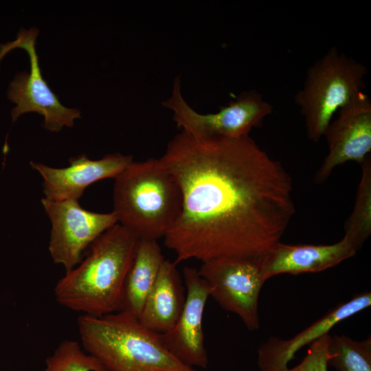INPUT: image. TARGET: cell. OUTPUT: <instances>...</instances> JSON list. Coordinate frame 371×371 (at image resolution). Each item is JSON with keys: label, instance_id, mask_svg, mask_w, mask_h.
Returning <instances> with one entry per match:
<instances>
[{"label": "cell", "instance_id": "6da1fadb", "mask_svg": "<svg viewBox=\"0 0 371 371\" xmlns=\"http://www.w3.org/2000/svg\"><path fill=\"white\" fill-rule=\"evenodd\" d=\"M159 160L182 194L180 215L164 236L175 264L260 260L280 242L295 212L292 179L249 135L201 137L181 131Z\"/></svg>", "mask_w": 371, "mask_h": 371}, {"label": "cell", "instance_id": "7a4b0ae2", "mask_svg": "<svg viewBox=\"0 0 371 371\" xmlns=\"http://www.w3.org/2000/svg\"><path fill=\"white\" fill-rule=\"evenodd\" d=\"M139 240L118 223L108 229L89 246L86 258L57 282L56 302L93 317L122 310L125 280Z\"/></svg>", "mask_w": 371, "mask_h": 371}, {"label": "cell", "instance_id": "3957f363", "mask_svg": "<svg viewBox=\"0 0 371 371\" xmlns=\"http://www.w3.org/2000/svg\"><path fill=\"white\" fill-rule=\"evenodd\" d=\"M77 325L82 348L106 371H200L175 358L164 346L160 334L128 311L100 317L82 315Z\"/></svg>", "mask_w": 371, "mask_h": 371}, {"label": "cell", "instance_id": "277c9868", "mask_svg": "<svg viewBox=\"0 0 371 371\" xmlns=\"http://www.w3.org/2000/svg\"><path fill=\"white\" fill-rule=\"evenodd\" d=\"M113 201L117 223L139 239L164 237L182 207L177 182L155 158L133 161L115 178Z\"/></svg>", "mask_w": 371, "mask_h": 371}, {"label": "cell", "instance_id": "5b68a950", "mask_svg": "<svg viewBox=\"0 0 371 371\" xmlns=\"http://www.w3.org/2000/svg\"><path fill=\"white\" fill-rule=\"evenodd\" d=\"M367 67L330 47L307 69L304 85L295 102L304 118L308 138L317 142L335 113L361 93Z\"/></svg>", "mask_w": 371, "mask_h": 371}, {"label": "cell", "instance_id": "8992f818", "mask_svg": "<svg viewBox=\"0 0 371 371\" xmlns=\"http://www.w3.org/2000/svg\"><path fill=\"white\" fill-rule=\"evenodd\" d=\"M162 105L173 112V120L181 131L201 137L238 139L249 136L251 129L261 125L273 111V106L260 93L250 90L221 106L216 113H199L183 98L179 76L175 79L171 96L162 102Z\"/></svg>", "mask_w": 371, "mask_h": 371}, {"label": "cell", "instance_id": "52a82bcc", "mask_svg": "<svg viewBox=\"0 0 371 371\" xmlns=\"http://www.w3.org/2000/svg\"><path fill=\"white\" fill-rule=\"evenodd\" d=\"M260 260L220 258L202 262L198 270L209 286L210 296L222 308L237 315L250 331L260 328L258 299L265 282Z\"/></svg>", "mask_w": 371, "mask_h": 371}, {"label": "cell", "instance_id": "ba28073f", "mask_svg": "<svg viewBox=\"0 0 371 371\" xmlns=\"http://www.w3.org/2000/svg\"><path fill=\"white\" fill-rule=\"evenodd\" d=\"M38 30H21L16 41L0 45V61L14 48L26 50L29 55L31 71L16 74L10 83L8 98L16 106L12 109V122L22 114L36 112L44 116V127L51 131H60L64 126L71 127L74 120L80 117L77 109L63 106L43 78L35 49Z\"/></svg>", "mask_w": 371, "mask_h": 371}, {"label": "cell", "instance_id": "9c48e42d", "mask_svg": "<svg viewBox=\"0 0 371 371\" xmlns=\"http://www.w3.org/2000/svg\"><path fill=\"white\" fill-rule=\"evenodd\" d=\"M41 203L52 224L48 247L51 258L66 272L82 261L85 250L97 238L117 223L113 212H90L83 209L78 201L43 198Z\"/></svg>", "mask_w": 371, "mask_h": 371}, {"label": "cell", "instance_id": "30bf717a", "mask_svg": "<svg viewBox=\"0 0 371 371\" xmlns=\"http://www.w3.org/2000/svg\"><path fill=\"white\" fill-rule=\"evenodd\" d=\"M324 136L328 151L315 173L316 183L324 182L338 166L349 161L361 164L371 151V102L363 92L337 111Z\"/></svg>", "mask_w": 371, "mask_h": 371}, {"label": "cell", "instance_id": "8fae6325", "mask_svg": "<svg viewBox=\"0 0 371 371\" xmlns=\"http://www.w3.org/2000/svg\"><path fill=\"white\" fill-rule=\"evenodd\" d=\"M183 276L186 287L183 311L172 329L160 334L161 340L165 348L183 364L206 368L209 359L204 344L203 315L210 289L195 268L185 267Z\"/></svg>", "mask_w": 371, "mask_h": 371}, {"label": "cell", "instance_id": "7c38bea8", "mask_svg": "<svg viewBox=\"0 0 371 371\" xmlns=\"http://www.w3.org/2000/svg\"><path fill=\"white\" fill-rule=\"evenodd\" d=\"M132 161V156L120 153L107 155L98 160H91L83 154L70 158V166L66 168H52L34 161L30 165L43 179L45 199L78 201L89 185L106 178L115 179Z\"/></svg>", "mask_w": 371, "mask_h": 371}, {"label": "cell", "instance_id": "4fadbf2b", "mask_svg": "<svg viewBox=\"0 0 371 371\" xmlns=\"http://www.w3.org/2000/svg\"><path fill=\"white\" fill-rule=\"evenodd\" d=\"M371 305V293L364 291L340 303L305 330L289 339L271 336L258 350L257 364L260 371H282L302 347L310 345L339 322Z\"/></svg>", "mask_w": 371, "mask_h": 371}, {"label": "cell", "instance_id": "5bb4252c", "mask_svg": "<svg viewBox=\"0 0 371 371\" xmlns=\"http://www.w3.org/2000/svg\"><path fill=\"white\" fill-rule=\"evenodd\" d=\"M356 253L345 236L331 245H289L279 242L260 260V273L266 281L282 273L319 272L353 257Z\"/></svg>", "mask_w": 371, "mask_h": 371}, {"label": "cell", "instance_id": "9a60e30c", "mask_svg": "<svg viewBox=\"0 0 371 371\" xmlns=\"http://www.w3.org/2000/svg\"><path fill=\"white\" fill-rule=\"evenodd\" d=\"M176 266L175 262H163L139 317L144 326L159 334L175 325L186 302L184 287Z\"/></svg>", "mask_w": 371, "mask_h": 371}, {"label": "cell", "instance_id": "2e32d148", "mask_svg": "<svg viewBox=\"0 0 371 371\" xmlns=\"http://www.w3.org/2000/svg\"><path fill=\"white\" fill-rule=\"evenodd\" d=\"M160 246L155 240L140 239L128 272L124 289L122 310L138 317L163 262ZM122 311V310H121Z\"/></svg>", "mask_w": 371, "mask_h": 371}, {"label": "cell", "instance_id": "e0dca14e", "mask_svg": "<svg viewBox=\"0 0 371 371\" xmlns=\"http://www.w3.org/2000/svg\"><path fill=\"white\" fill-rule=\"evenodd\" d=\"M353 210L344 223V236L357 252L371 234V157L361 163Z\"/></svg>", "mask_w": 371, "mask_h": 371}, {"label": "cell", "instance_id": "ac0fdd59", "mask_svg": "<svg viewBox=\"0 0 371 371\" xmlns=\"http://www.w3.org/2000/svg\"><path fill=\"white\" fill-rule=\"evenodd\" d=\"M328 366L337 371H371V337L357 341L344 335L330 336Z\"/></svg>", "mask_w": 371, "mask_h": 371}, {"label": "cell", "instance_id": "d6986e66", "mask_svg": "<svg viewBox=\"0 0 371 371\" xmlns=\"http://www.w3.org/2000/svg\"><path fill=\"white\" fill-rule=\"evenodd\" d=\"M43 371H106L100 361L74 340L62 341L45 359Z\"/></svg>", "mask_w": 371, "mask_h": 371}, {"label": "cell", "instance_id": "ffe728a7", "mask_svg": "<svg viewBox=\"0 0 371 371\" xmlns=\"http://www.w3.org/2000/svg\"><path fill=\"white\" fill-rule=\"evenodd\" d=\"M330 336L328 333L311 344L306 355L299 364L282 371H328Z\"/></svg>", "mask_w": 371, "mask_h": 371}]
</instances>
